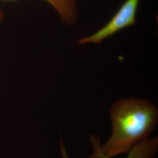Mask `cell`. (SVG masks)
Instances as JSON below:
<instances>
[{
	"label": "cell",
	"mask_w": 158,
	"mask_h": 158,
	"mask_svg": "<svg viewBox=\"0 0 158 158\" xmlns=\"http://www.w3.org/2000/svg\"><path fill=\"white\" fill-rule=\"evenodd\" d=\"M158 138L155 136L149 139L148 138L136 144L126 158H154L158 151ZM90 158H109L101 153L94 151Z\"/></svg>",
	"instance_id": "277c9868"
},
{
	"label": "cell",
	"mask_w": 158,
	"mask_h": 158,
	"mask_svg": "<svg viewBox=\"0 0 158 158\" xmlns=\"http://www.w3.org/2000/svg\"><path fill=\"white\" fill-rule=\"evenodd\" d=\"M140 0H126L111 19L95 34L79 40V44H98L119 31L136 23V14Z\"/></svg>",
	"instance_id": "7a4b0ae2"
},
{
	"label": "cell",
	"mask_w": 158,
	"mask_h": 158,
	"mask_svg": "<svg viewBox=\"0 0 158 158\" xmlns=\"http://www.w3.org/2000/svg\"><path fill=\"white\" fill-rule=\"evenodd\" d=\"M13 1L16 0H2ZM51 5L59 14L63 22L69 25H74L78 18L76 0H44Z\"/></svg>",
	"instance_id": "3957f363"
},
{
	"label": "cell",
	"mask_w": 158,
	"mask_h": 158,
	"mask_svg": "<svg viewBox=\"0 0 158 158\" xmlns=\"http://www.w3.org/2000/svg\"><path fill=\"white\" fill-rule=\"evenodd\" d=\"M113 132L106 143L91 136L94 151L112 158L128 153L136 144L148 138L157 125L158 110L145 99L123 98L115 102L110 110Z\"/></svg>",
	"instance_id": "6da1fadb"
},
{
	"label": "cell",
	"mask_w": 158,
	"mask_h": 158,
	"mask_svg": "<svg viewBox=\"0 0 158 158\" xmlns=\"http://www.w3.org/2000/svg\"><path fill=\"white\" fill-rule=\"evenodd\" d=\"M4 19V13L3 10L0 7V24L3 21Z\"/></svg>",
	"instance_id": "5b68a950"
}]
</instances>
